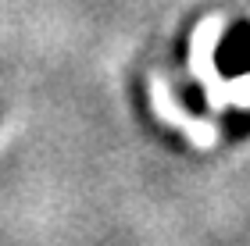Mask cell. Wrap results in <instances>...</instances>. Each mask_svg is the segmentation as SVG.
<instances>
[{
	"label": "cell",
	"mask_w": 250,
	"mask_h": 246,
	"mask_svg": "<svg viewBox=\"0 0 250 246\" xmlns=\"http://www.w3.org/2000/svg\"><path fill=\"white\" fill-rule=\"evenodd\" d=\"M225 36V18L222 15H208L197 21L189 36V54H186V64H189V75L204 86V100H208V111L211 114H222L229 107L225 100V79L218 75V43Z\"/></svg>",
	"instance_id": "1"
},
{
	"label": "cell",
	"mask_w": 250,
	"mask_h": 246,
	"mask_svg": "<svg viewBox=\"0 0 250 246\" xmlns=\"http://www.w3.org/2000/svg\"><path fill=\"white\" fill-rule=\"evenodd\" d=\"M225 100H229V107H240V111L250 107V72L232 79V82H225Z\"/></svg>",
	"instance_id": "3"
},
{
	"label": "cell",
	"mask_w": 250,
	"mask_h": 246,
	"mask_svg": "<svg viewBox=\"0 0 250 246\" xmlns=\"http://www.w3.org/2000/svg\"><path fill=\"white\" fill-rule=\"evenodd\" d=\"M150 107H154V114L161 121L183 129V136L197 150H211L214 143H218V136H222L218 125H214L211 118H193L189 111H183V104H179L175 93H172V86H168L161 75H154V79H150Z\"/></svg>",
	"instance_id": "2"
}]
</instances>
